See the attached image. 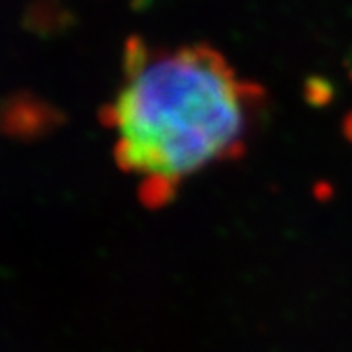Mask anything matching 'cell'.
I'll list each match as a JSON object with an SVG mask.
<instances>
[{
    "instance_id": "1",
    "label": "cell",
    "mask_w": 352,
    "mask_h": 352,
    "mask_svg": "<svg viewBox=\"0 0 352 352\" xmlns=\"http://www.w3.org/2000/svg\"><path fill=\"white\" fill-rule=\"evenodd\" d=\"M263 98L261 87L210 45L155 50L133 38L104 118L116 133V161L138 176L143 200L155 206L190 176L239 157Z\"/></svg>"
}]
</instances>
